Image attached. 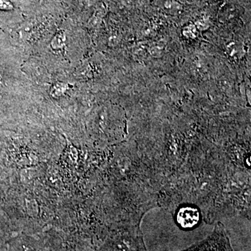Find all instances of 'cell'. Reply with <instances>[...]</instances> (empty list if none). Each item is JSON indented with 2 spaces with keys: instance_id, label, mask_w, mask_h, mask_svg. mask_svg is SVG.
Returning <instances> with one entry per match:
<instances>
[{
  "instance_id": "obj_2",
  "label": "cell",
  "mask_w": 251,
  "mask_h": 251,
  "mask_svg": "<svg viewBox=\"0 0 251 251\" xmlns=\"http://www.w3.org/2000/svg\"><path fill=\"white\" fill-rule=\"evenodd\" d=\"M14 9V6L8 0H0V10L9 11Z\"/></svg>"
},
{
  "instance_id": "obj_1",
  "label": "cell",
  "mask_w": 251,
  "mask_h": 251,
  "mask_svg": "<svg viewBox=\"0 0 251 251\" xmlns=\"http://www.w3.org/2000/svg\"><path fill=\"white\" fill-rule=\"evenodd\" d=\"M201 219L199 211L192 206H184L176 213V221L183 229H193L198 226Z\"/></svg>"
}]
</instances>
